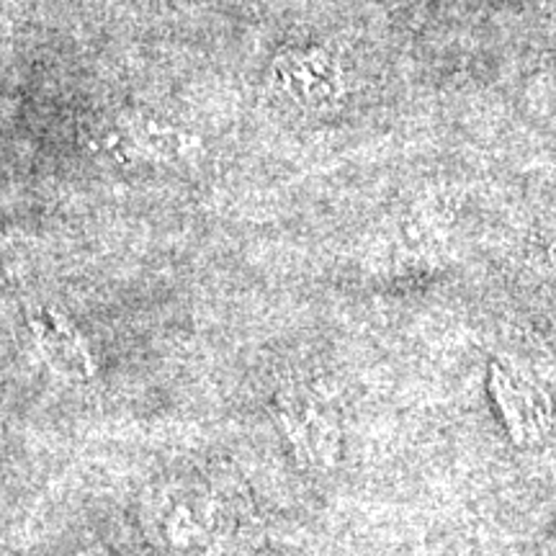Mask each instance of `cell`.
Listing matches in <instances>:
<instances>
[{
    "instance_id": "5b68a950",
    "label": "cell",
    "mask_w": 556,
    "mask_h": 556,
    "mask_svg": "<svg viewBox=\"0 0 556 556\" xmlns=\"http://www.w3.org/2000/svg\"><path fill=\"white\" fill-rule=\"evenodd\" d=\"M29 325L39 356L60 379L73 384L96 379L99 361L73 319L54 307H37L29 312Z\"/></svg>"
},
{
    "instance_id": "7a4b0ae2",
    "label": "cell",
    "mask_w": 556,
    "mask_h": 556,
    "mask_svg": "<svg viewBox=\"0 0 556 556\" xmlns=\"http://www.w3.org/2000/svg\"><path fill=\"white\" fill-rule=\"evenodd\" d=\"M270 88L299 109L319 111L343 96V73L328 50L283 52L270 70Z\"/></svg>"
},
{
    "instance_id": "3957f363",
    "label": "cell",
    "mask_w": 556,
    "mask_h": 556,
    "mask_svg": "<svg viewBox=\"0 0 556 556\" xmlns=\"http://www.w3.org/2000/svg\"><path fill=\"white\" fill-rule=\"evenodd\" d=\"M93 150L119 160H191L201 152V139L148 116H129L99 131Z\"/></svg>"
},
{
    "instance_id": "277c9868",
    "label": "cell",
    "mask_w": 556,
    "mask_h": 556,
    "mask_svg": "<svg viewBox=\"0 0 556 556\" xmlns=\"http://www.w3.org/2000/svg\"><path fill=\"white\" fill-rule=\"evenodd\" d=\"M222 523L225 518H222L219 497H214L212 492H173L160 503V539L178 554L206 552L219 541Z\"/></svg>"
},
{
    "instance_id": "6da1fadb",
    "label": "cell",
    "mask_w": 556,
    "mask_h": 556,
    "mask_svg": "<svg viewBox=\"0 0 556 556\" xmlns=\"http://www.w3.org/2000/svg\"><path fill=\"white\" fill-rule=\"evenodd\" d=\"M270 415L299 467L330 469L338 462L340 428L319 389H278Z\"/></svg>"
}]
</instances>
